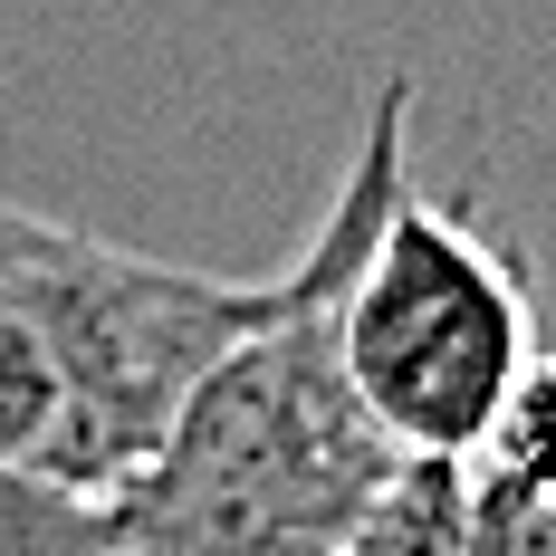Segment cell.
I'll list each match as a JSON object with an SVG mask.
<instances>
[{
	"label": "cell",
	"mask_w": 556,
	"mask_h": 556,
	"mask_svg": "<svg viewBox=\"0 0 556 556\" xmlns=\"http://www.w3.org/2000/svg\"><path fill=\"white\" fill-rule=\"evenodd\" d=\"M403 144L413 77H384L336 202L278 278V307L212 355L154 460L115 490V556H336L413 470V451H393V432L365 413L336 345L345 269L375 240L384 202L413 182Z\"/></svg>",
	"instance_id": "1"
},
{
	"label": "cell",
	"mask_w": 556,
	"mask_h": 556,
	"mask_svg": "<svg viewBox=\"0 0 556 556\" xmlns=\"http://www.w3.org/2000/svg\"><path fill=\"white\" fill-rule=\"evenodd\" d=\"M470 556H556V500H528L490 470H470V528H460Z\"/></svg>",
	"instance_id": "6"
},
{
	"label": "cell",
	"mask_w": 556,
	"mask_h": 556,
	"mask_svg": "<svg viewBox=\"0 0 556 556\" xmlns=\"http://www.w3.org/2000/svg\"><path fill=\"white\" fill-rule=\"evenodd\" d=\"M336 345L365 413L413 460H480L508 384L538 355L528 260L460 202H422L413 182L384 202L336 298Z\"/></svg>",
	"instance_id": "2"
},
{
	"label": "cell",
	"mask_w": 556,
	"mask_h": 556,
	"mask_svg": "<svg viewBox=\"0 0 556 556\" xmlns=\"http://www.w3.org/2000/svg\"><path fill=\"white\" fill-rule=\"evenodd\" d=\"M470 460H413L336 556H470Z\"/></svg>",
	"instance_id": "3"
},
{
	"label": "cell",
	"mask_w": 556,
	"mask_h": 556,
	"mask_svg": "<svg viewBox=\"0 0 556 556\" xmlns=\"http://www.w3.org/2000/svg\"><path fill=\"white\" fill-rule=\"evenodd\" d=\"M0 556H115V508L29 470H0Z\"/></svg>",
	"instance_id": "4"
},
{
	"label": "cell",
	"mask_w": 556,
	"mask_h": 556,
	"mask_svg": "<svg viewBox=\"0 0 556 556\" xmlns=\"http://www.w3.org/2000/svg\"><path fill=\"white\" fill-rule=\"evenodd\" d=\"M470 470H490V480L528 490V500H556V345L528 355V375L508 384V403H500V422H490Z\"/></svg>",
	"instance_id": "5"
}]
</instances>
